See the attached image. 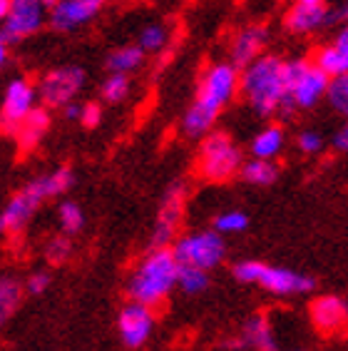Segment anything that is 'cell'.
<instances>
[{
	"instance_id": "6da1fadb",
	"label": "cell",
	"mask_w": 348,
	"mask_h": 351,
	"mask_svg": "<svg viewBox=\"0 0 348 351\" xmlns=\"http://www.w3.org/2000/svg\"><path fill=\"white\" fill-rule=\"evenodd\" d=\"M239 95L249 110L264 120L274 115L291 120L296 115V108L288 100L286 58L276 53H261L239 70Z\"/></svg>"
},
{
	"instance_id": "7a4b0ae2",
	"label": "cell",
	"mask_w": 348,
	"mask_h": 351,
	"mask_svg": "<svg viewBox=\"0 0 348 351\" xmlns=\"http://www.w3.org/2000/svg\"><path fill=\"white\" fill-rule=\"evenodd\" d=\"M239 95V68L229 60H216L201 70L192 105L182 115V132L189 140H201Z\"/></svg>"
},
{
	"instance_id": "3957f363",
	"label": "cell",
	"mask_w": 348,
	"mask_h": 351,
	"mask_svg": "<svg viewBox=\"0 0 348 351\" xmlns=\"http://www.w3.org/2000/svg\"><path fill=\"white\" fill-rule=\"evenodd\" d=\"M177 274H179V262L172 254V247H152L129 274V299L152 309L160 306L177 289Z\"/></svg>"
},
{
	"instance_id": "277c9868",
	"label": "cell",
	"mask_w": 348,
	"mask_h": 351,
	"mask_svg": "<svg viewBox=\"0 0 348 351\" xmlns=\"http://www.w3.org/2000/svg\"><path fill=\"white\" fill-rule=\"evenodd\" d=\"M199 152H197V172L207 182H229L239 175V167L244 162L239 142L224 132V130H209L201 137Z\"/></svg>"
},
{
	"instance_id": "5b68a950",
	"label": "cell",
	"mask_w": 348,
	"mask_h": 351,
	"mask_svg": "<svg viewBox=\"0 0 348 351\" xmlns=\"http://www.w3.org/2000/svg\"><path fill=\"white\" fill-rule=\"evenodd\" d=\"M172 254L182 267H197L214 271L227 257V239L216 230H197L182 237H174Z\"/></svg>"
},
{
	"instance_id": "8992f818",
	"label": "cell",
	"mask_w": 348,
	"mask_h": 351,
	"mask_svg": "<svg viewBox=\"0 0 348 351\" xmlns=\"http://www.w3.org/2000/svg\"><path fill=\"white\" fill-rule=\"evenodd\" d=\"M286 77H288V100L299 110H314L326 95L328 77L323 70H319L306 58L286 60Z\"/></svg>"
},
{
	"instance_id": "52a82bcc",
	"label": "cell",
	"mask_w": 348,
	"mask_h": 351,
	"mask_svg": "<svg viewBox=\"0 0 348 351\" xmlns=\"http://www.w3.org/2000/svg\"><path fill=\"white\" fill-rule=\"evenodd\" d=\"M50 199L45 192V184H42V177H35L25 187H21L15 192L8 204L0 212V237H13L21 234L25 230L30 219L35 217V212L40 210V204Z\"/></svg>"
},
{
	"instance_id": "ba28073f",
	"label": "cell",
	"mask_w": 348,
	"mask_h": 351,
	"mask_svg": "<svg viewBox=\"0 0 348 351\" xmlns=\"http://www.w3.org/2000/svg\"><path fill=\"white\" fill-rule=\"evenodd\" d=\"M85 82L87 73L80 65H62V68L47 70L40 77V82H35L38 102L45 105L47 110H60L67 102L77 100Z\"/></svg>"
},
{
	"instance_id": "9c48e42d",
	"label": "cell",
	"mask_w": 348,
	"mask_h": 351,
	"mask_svg": "<svg viewBox=\"0 0 348 351\" xmlns=\"http://www.w3.org/2000/svg\"><path fill=\"white\" fill-rule=\"evenodd\" d=\"M187 182H172L164 189V197L157 210V219L152 227V247H169L174 237L179 234L182 219H184V207H187Z\"/></svg>"
},
{
	"instance_id": "30bf717a",
	"label": "cell",
	"mask_w": 348,
	"mask_h": 351,
	"mask_svg": "<svg viewBox=\"0 0 348 351\" xmlns=\"http://www.w3.org/2000/svg\"><path fill=\"white\" fill-rule=\"evenodd\" d=\"M38 102V88L35 82L25 75H18L8 82L3 90V100H0V132L13 135L15 128L25 120V115Z\"/></svg>"
},
{
	"instance_id": "8fae6325",
	"label": "cell",
	"mask_w": 348,
	"mask_h": 351,
	"mask_svg": "<svg viewBox=\"0 0 348 351\" xmlns=\"http://www.w3.org/2000/svg\"><path fill=\"white\" fill-rule=\"evenodd\" d=\"M47 25V8L40 0H10L5 21L0 23V33L5 35L10 45L23 43L40 33Z\"/></svg>"
},
{
	"instance_id": "7c38bea8",
	"label": "cell",
	"mask_w": 348,
	"mask_h": 351,
	"mask_svg": "<svg viewBox=\"0 0 348 351\" xmlns=\"http://www.w3.org/2000/svg\"><path fill=\"white\" fill-rule=\"evenodd\" d=\"M154 311L152 306L140 304V302H129L120 309V317H117V334H120V341L125 349L137 351L147 344L154 334Z\"/></svg>"
},
{
	"instance_id": "4fadbf2b",
	"label": "cell",
	"mask_w": 348,
	"mask_h": 351,
	"mask_svg": "<svg viewBox=\"0 0 348 351\" xmlns=\"http://www.w3.org/2000/svg\"><path fill=\"white\" fill-rule=\"evenodd\" d=\"M256 287L266 289L274 297L286 299L316 291V279L311 274H301V271L286 269V267H271V264L264 262L259 279H256Z\"/></svg>"
},
{
	"instance_id": "5bb4252c",
	"label": "cell",
	"mask_w": 348,
	"mask_h": 351,
	"mask_svg": "<svg viewBox=\"0 0 348 351\" xmlns=\"http://www.w3.org/2000/svg\"><path fill=\"white\" fill-rule=\"evenodd\" d=\"M100 8L92 0H55L47 8V25L58 33H73L95 21Z\"/></svg>"
},
{
	"instance_id": "9a60e30c",
	"label": "cell",
	"mask_w": 348,
	"mask_h": 351,
	"mask_svg": "<svg viewBox=\"0 0 348 351\" xmlns=\"http://www.w3.org/2000/svg\"><path fill=\"white\" fill-rule=\"evenodd\" d=\"M284 27L296 38L319 33L328 27V3H296L294 0V5L284 15Z\"/></svg>"
},
{
	"instance_id": "2e32d148",
	"label": "cell",
	"mask_w": 348,
	"mask_h": 351,
	"mask_svg": "<svg viewBox=\"0 0 348 351\" xmlns=\"http://www.w3.org/2000/svg\"><path fill=\"white\" fill-rule=\"evenodd\" d=\"M269 38H271V33H269V27L261 25V23H251V25L241 27L239 33L234 35L232 45H229V62L241 70L244 65L256 60V58L266 50Z\"/></svg>"
},
{
	"instance_id": "e0dca14e",
	"label": "cell",
	"mask_w": 348,
	"mask_h": 351,
	"mask_svg": "<svg viewBox=\"0 0 348 351\" xmlns=\"http://www.w3.org/2000/svg\"><path fill=\"white\" fill-rule=\"evenodd\" d=\"M311 324L321 334H336L346 326L348 319V304L346 299L338 297V294H321L311 302Z\"/></svg>"
},
{
	"instance_id": "ac0fdd59",
	"label": "cell",
	"mask_w": 348,
	"mask_h": 351,
	"mask_svg": "<svg viewBox=\"0 0 348 351\" xmlns=\"http://www.w3.org/2000/svg\"><path fill=\"white\" fill-rule=\"evenodd\" d=\"M50 125H53L50 110H47L45 105H35L25 115V120H23L13 132L15 142H18V149H21V152H33V149L45 140Z\"/></svg>"
},
{
	"instance_id": "d6986e66",
	"label": "cell",
	"mask_w": 348,
	"mask_h": 351,
	"mask_svg": "<svg viewBox=\"0 0 348 351\" xmlns=\"http://www.w3.org/2000/svg\"><path fill=\"white\" fill-rule=\"evenodd\" d=\"M319 70L336 77V75H348V30L346 25L336 33V38L326 45H321L316 50L314 60H311Z\"/></svg>"
},
{
	"instance_id": "ffe728a7",
	"label": "cell",
	"mask_w": 348,
	"mask_h": 351,
	"mask_svg": "<svg viewBox=\"0 0 348 351\" xmlns=\"http://www.w3.org/2000/svg\"><path fill=\"white\" fill-rule=\"evenodd\" d=\"M286 130L279 122H271V125H264V128L251 137L249 142V152L251 157H259V160H276L286 149Z\"/></svg>"
},
{
	"instance_id": "44dd1931",
	"label": "cell",
	"mask_w": 348,
	"mask_h": 351,
	"mask_svg": "<svg viewBox=\"0 0 348 351\" xmlns=\"http://www.w3.org/2000/svg\"><path fill=\"white\" fill-rule=\"evenodd\" d=\"M241 346H249L254 351H269L276 349L274 341V326H271V319L266 314H254L244 322V329H241Z\"/></svg>"
},
{
	"instance_id": "7402d4cb",
	"label": "cell",
	"mask_w": 348,
	"mask_h": 351,
	"mask_svg": "<svg viewBox=\"0 0 348 351\" xmlns=\"http://www.w3.org/2000/svg\"><path fill=\"white\" fill-rule=\"evenodd\" d=\"M247 184H254V187H271V184L279 180V165L276 160H259V157H251L247 162H241L239 175Z\"/></svg>"
},
{
	"instance_id": "603a6c76",
	"label": "cell",
	"mask_w": 348,
	"mask_h": 351,
	"mask_svg": "<svg viewBox=\"0 0 348 351\" xmlns=\"http://www.w3.org/2000/svg\"><path fill=\"white\" fill-rule=\"evenodd\" d=\"M145 60H147V53H145L137 43H134V45H122L108 55V70L110 73L132 75L145 65Z\"/></svg>"
},
{
	"instance_id": "cb8c5ba5",
	"label": "cell",
	"mask_w": 348,
	"mask_h": 351,
	"mask_svg": "<svg viewBox=\"0 0 348 351\" xmlns=\"http://www.w3.org/2000/svg\"><path fill=\"white\" fill-rule=\"evenodd\" d=\"M23 284L15 277H0V331L5 329V324L13 319L18 306L23 304Z\"/></svg>"
},
{
	"instance_id": "d4e9b609",
	"label": "cell",
	"mask_w": 348,
	"mask_h": 351,
	"mask_svg": "<svg viewBox=\"0 0 348 351\" xmlns=\"http://www.w3.org/2000/svg\"><path fill=\"white\" fill-rule=\"evenodd\" d=\"M212 277L209 271L197 269V267H182L179 264V274H177V289H182L187 297H199L209 289Z\"/></svg>"
},
{
	"instance_id": "484cf974",
	"label": "cell",
	"mask_w": 348,
	"mask_h": 351,
	"mask_svg": "<svg viewBox=\"0 0 348 351\" xmlns=\"http://www.w3.org/2000/svg\"><path fill=\"white\" fill-rule=\"evenodd\" d=\"M132 93V80H129V75L125 73H110L105 80H102V88L100 95L102 100L110 102V105H120L125 102Z\"/></svg>"
},
{
	"instance_id": "4316f807",
	"label": "cell",
	"mask_w": 348,
	"mask_h": 351,
	"mask_svg": "<svg viewBox=\"0 0 348 351\" xmlns=\"http://www.w3.org/2000/svg\"><path fill=\"white\" fill-rule=\"evenodd\" d=\"M58 224H60L62 234L67 237L80 234L82 227H85V212H82L80 204L73 202V199L60 202V207H58Z\"/></svg>"
},
{
	"instance_id": "83f0119b",
	"label": "cell",
	"mask_w": 348,
	"mask_h": 351,
	"mask_svg": "<svg viewBox=\"0 0 348 351\" xmlns=\"http://www.w3.org/2000/svg\"><path fill=\"white\" fill-rule=\"evenodd\" d=\"M137 45L145 50V53H162L164 47L169 45V27L164 23H149L140 30V38H137Z\"/></svg>"
},
{
	"instance_id": "f1b7e54d",
	"label": "cell",
	"mask_w": 348,
	"mask_h": 351,
	"mask_svg": "<svg viewBox=\"0 0 348 351\" xmlns=\"http://www.w3.org/2000/svg\"><path fill=\"white\" fill-rule=\"evenodd\" d=\"M40 177H42V184H45V192L50 199H53V197L67 195L75 184V172H73V167H67V165H60V167H55L53 172H47V175H40Z\"/></svg>"
},
{
	"instance_id": "f546056e",
	"label": "cell",
	"mask_w": 348,
	"mask_h": 351,
	"mask_svg": "<svg viewBox=\"0 0 348 351\" xmlns=\"http://www.w3.org/2000/svg\"><path fill=\"white\" fill-rule=\"evenodd\" d=\"M219 234H241L249 230V215L244 210H224L214 217V227Z\"/></svg>"
},
{
	"instance_id": "4dcf8cb0",
	"label": "cell",
	"mask_w": 348,
	"mask_h": 351,
	"mask_svg": "<svg viewBox=\"0 0 348 351\" xmlns=\"http://www.w3.org/2000/svg\"><path fill=\"white\" fill-rule=\"evenodd\" d=\"M323 97H326L328 105H331L338 115H346L348 112V75H336V77H331Z\"/></svg>"
},
{
	"instance_id": "1f68e13d",
	"label": "cell",
	"mask_w": 348,
	"mask_h": 351,
	"mask_svg": "<svg viewBox=\"0 0 348 351\" xmlns=\"http://www.w3.org/2000/svg\"><path fill=\"white\" fill-rule=\"evenodd\" d=\"M45 257H47V262L50 264H65L67 259L73 257V239L67 234H58V237H53L50 242L45 244Z\"/></svg>"
},
{
	"instance_id": "d6a6232c",
	"label": "cell",
	"mask_w": 348,
	"mask_h": 351,
	"mask_svg": "<svg viewBox=\"0 0 348 351\" xmlns=\"http://www.w3.org/2000/svg\"><path fill=\"white\" fill-rule=\"evenodd\" d=\"M296 147H299L301 155L316 157L326 149V140H323V135L319 130H301V132L296 135Z\"/></svg>"
},
{
	"instance_id": "836d02e7",
	"label": "cell",
	"mask_w": 348,
	"mask_h": 351,
	"mask_svg": "<svg viewBox=\"0 0 348 351\" xmlns=\"http://www.w3.org/2000/svg\"><path fill=\"white\" fill-rule=\"evenodd\" d=\"M261 267H264V262H259V259H241V262L234 264L232 274H234L236 282L254 284L256 287V279H259V274H261Z\"/></svg>"
},
{
	"instance_id": "e575fe53",
	"label": "cell",
	"mask_w": 348,
	"mask_h": 351,
	"mask_svg": "<svg viewBox=\"0 0 348 351\" xmlns=\"http://www.w3.org/2000/svg\"><path fill=\"white\" fill-rule=\"evenodd\" d=\"M77 122H80L82 128H87V130L100 128V122H102V105H100V102H82Z\"/></svg>"
},
{
	"instance_id": "d590c367",
	"label": "cell",
	"mask_w": 348,
	"mask_h": 351,
	"mask_svg": "<svg viewBox=\"0 0 348 351\" xmlns=\"http://www.w3.org/2000/svg\"><path fill=\"white\" fill-rule=\"evenodd\" d=\"M50 282H53L50 274L42 271V269H38L25 279V287H23V289H25L27 294H33V297H40V294H45V291L50 289Z\"/></svg>"
},
{
	"instance_id": "8d00e7d4",
	"label": "cell",
	"mask_w": 348,
	"mask_h": 351,
	"mask_svg": "<svg viewBox=\"0 0 348 351\" xmlns=\"http://www.w3.org/2000/svg\"><path fill=\"white\" fill-rule=\"evenodd\" d=\"M331 147H334L338 155H346V149H348V130L346 128L336 130L334 137H331Z\"/></svg>"
},
{
	"instance_id": "74e56055",
	"label": "cell",
	"mask_w": 348,
	"mask_h": 351,
	"mask_svg": "<svg viewBox=\"0 0 348 351\" xmlns=\"http://www.w3.org/2000/svg\"><path fill=\"white\" fill-rule=\"evenodd\" d=\"M80 108H82V102L73 100V102H67V105H62V115H65V120L70 122H77V117H80Z\"/></svg>"
},
{
	"instance_id": "f35d334b",
	"label": "cell",
	"mask_w": 348,
	"mask_h": 351,
	"mask_svg": "<svg viewBox=\"0 0 348 351\" xmlns=\"http://www.w3.org/2000/svg\"><path fill=\"white\" fill-rule=\"evenodd\" d=\"M8 58H10V43L5 40V35L0 33V70L8 65Z\"/></svg>"
},
{
	"instance_id": "ab89813d",
	"label": "cell",
	"mask_w": 348,
	"mask_h": 351,
	"mask_svg": "<svg viewBox=\"0 0 348 351\" xmlns=\"http://www.w3.org/2000/svg\"><path fill=\"white\" fill-rule=\"evenodd\" d=\"M8 5H10V0H0V23L5 21V15H8Z\"/></svg>"
},
{
	"instance_id": "60d3db41",
	"label": "cell",
	"mask_w": 348,
	"mask_h": 351,
	"mask_svg": "<svg viewBox=\"0 0 348 351\" xmlns=\"http://www.w3.org/2000/svg\"><path fill=\"white\" fill-rule=\"evenodd\" d=\"M92 3L97 8H102V5H110V3H117V0H92Z\"/></svg>"
},
{
	"instance_id": "b9f144b4",
	"label": "cell",
	"mask_w": 348,
	"mask_h": 351,
	"mask_svg": "<svg viewBox=\"0 0 348 351\" xmlns=\"http://www.w3.org/2000/svg\"><path fill=\"white\" fill-rule=\"evenodd\" d=\"M296 3H328V0H296Z\"/></svg>"
},
{
	"instance_id": "7bdbcfd3",
	"label": "cell",
	"mask_w": 348,
	"mask_h": 351,
	"mask_svg": "<svg viewBox=\"0 0 348 351\" xmlns=\"http://www.w3.org/2000/svg\"><path fill=\"white\" fill-rule=\"evenodd\" d=\"M40 3H42V5H45V8H50V5H53V3H55V0H40Z\"/></svg>"
},
{
	"instance_id": "ee69618b",
	"label": "cell",
	"mask_w": 348,
	"mask_h": 351,
	"mask_svg": "<svg viewBox=\"0 0 348 351\" xmlns=\"http://www.w3.org/2000/svg\"><path fill=\"white\" fill-rule=\"evenodd\" d=\"M269 351H276V349H269Z\"/></svg>"
},
{
	"instance_id": "f6af8a7d",
	"label": "cell",
	"mask_w": 348,
	"mask_h": 351,
	"mask_svg": "<svg viewBox=\"0 0 348 351\" xmlns=\"http://www.w3.org/2000/svg\"><path fill=\"white\" fill-rule=\"evenodd\" d=\"M296 351H299V349H296Z\"/></svg>"
}]
</instances>
